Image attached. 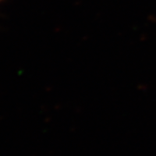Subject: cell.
Wrapping results in <instances>:
<instances>
[{"label": "cell", "instance_id": "1", "mask_svg": "<svg viewBox=\"0 0 156 156\" xmlns=\"http://www.w3.org/2000/svg\"><path fill=\"white\" fill-rule=\"evenodd\" d=\"M2 1H3V0H0V3H1V2H2Z\"/></svg>", "mask_w": 156, "mask_h": 156}]
</instances>
